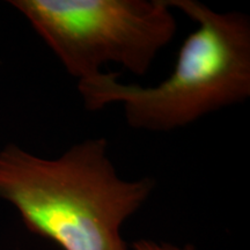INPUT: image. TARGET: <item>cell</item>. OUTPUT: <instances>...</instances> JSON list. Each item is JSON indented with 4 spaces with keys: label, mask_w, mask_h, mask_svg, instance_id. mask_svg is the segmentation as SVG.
<instances>
[{
    "label": "cell",
    "mask_w": 250,
    "mask_h": 250,
    "mask_svg": "<svg viewBox=\"0 0 250 250\" xmlns=\"http://www.w3.org/2000/svg\"><path fill=\"white\" fill-rule=\"evenodd\" d=\"M167 2L198 23L180 48L173 73L154 87L123 83L114 72L78 81L86 109L121 103L130 127L168 132L249 98L248 15L218 13L195 0Z\"/></svg>",
    "instance_id": "obj_2"
},
{
    "label": "cell",
    "mask_w": 250,
    "mask_h": 250,
    "mask_svg": "<svg viewBox=\"0 0 250 250\" xmlns=\"http://www.w3.org/2000/svg\"><path fill=\"white\" fill-rule=\"evenodd\" d=\"M133 250H196L192 245H186L183 247L173 245L168 242H156L153 240L142 239L132 243Z\"/></svg>",
    "instance_id": "obj_4"
},
{
    "label": "cell",
    "mask_w": 250,
    "mask_h": 250,
    "mask_svg": "<svg viewBox=\"0 0 250 250\" xmlns=\"http://www.w3.org/2000/svg\"><path fill=\"white\" fill-rule=\"evenodd\" d=\"M78 81L109 62L144 76L176 34L167 0H12Z\"/></svg>",
    "instance_id": "obj_3"
},
{
    "label": "cell",
    "mask_w": 250,
    "mask_h": 250,
    "mask_svg": "<svg viewBox=\"0 0 250 250\" xmlns=\"http://www.w3.org/2000/svg\"><path fill=\"white\" fill-rule=\"evenodd\" d=\"M154 188L152 177H121L104 138L74 144L55 159L15 144L0 151V199L62 250H129L121 228Z\"/></svg>",
    "instance_id": "obj_1"
}]
</instances>
